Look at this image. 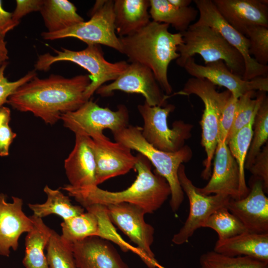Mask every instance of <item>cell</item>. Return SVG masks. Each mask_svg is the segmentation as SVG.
Segmentation results:
<instances>
[{"mask_svg":"<svg viewBox=\"0 0 268 268\" xmlns=\"http://www.w3.org/2000/svg\"><path fill=\"white\" fill-rule=\"evenodd\" d=\"M90 82L87 74L67 78L52 74L43 79L36 76L17 88L7 103L53 125L63 114L78 109L87 101L84 93Z\"/></svg>","mask_w":268,"mask_h":268,"instance_id":"cell-1","label":"cell"},{"mask_svg":"<svg viewBox=\"0 0 268 268\" xmlns=\"http://www.w3.org/2000/svg\"><path fill=\"white\" fill-rule=\"evenodd\" d=\"M136 157V179L126 190L110 192L98 186L74 187L69 184L62 189L84 208L93 204L107 206L126 202L142 208L146 213H153L170 196V188L164 177L155 170L152 171L151 164L146 158L140 153Z\"/></svg>","mask_w":268,"mask_h":268,"instance_id":"cell-2","label":"cell"},{"mask_svg":"<svg viewBox=\"0 0 268 268\" xmlns=\"http://www.w3.org/2000/svg\"><path fill=\"white\" fill-rule=\"evenodd\" d=\"M169 25L153 21L138 32L119 37L121 53L131 63H138L149 68L162 90L166 95L172 92L168 79L170 63L179 57L178 48L183 42L181 33H173Z\"/></svg>","mask_w":268,"mask_h":268,"instance_id":"cell-3","label":"cell"},{"mask_svg":"<svg viewBox=\"0 0 268 268\" xmlns=\"http://www.w3.org/2000/svg\"><path fill=\"white\" fill-rule=\"evenodd\" d=\"M141 130L139 127L128 125L112 134L116 141L144 156L155 167L156 172L166 179L171 190L170 205L172 210L175 212L179 209L184 198V193L178 179L179 168L183 163L191 159L192 150L188 145H184L175 152L157 149L144 139Z\"/></svg>","mask_w":268,"mask_h":268,"instance_id":"cell-4","label":"cell"},{"mask_svg":"<svg viewBox=\"0 0 268 268\" xmlns=\"http://www.w3.org/2000/svg\"><path fill=\"white\" fill-rule=\"evenodd\" d=\"M181 33L183 42L178 48V66L183 67L189 59L198 54L205 64L222 61L233 73L243 77L245 64L242 56L216 30L196 22Z\"/></svg>","mask_w":268,"mask_h":268,"instance_id":"cell-5","label":"cell"},{"mask_svg":"<svg viewBox=\"0 0 268 268\" xmlns=\"http://www.w3.org/2000/svg\"><path fill=\"white\" fill-rule=\"evenodd\" d=\"M198 96L204 104V110L200 124L201 127V144L206 153L203 161V179L208 180L211 174V162L218 141L220 121L223 108L231 93L226 90L219 92L215 85L203 78L191 77L183 88L175 95Z\"/></svg>","mask_w":268,"mask_h":268,"instance_id":"cell-6","label":"cell"},{"mask_svg":"<svg viewBox=\"0 0 268 268\" xmlns=\"http://www.w3.org/2000/svg\"><path fill=\"white\" fill-rule=\"evenodd\" d=\"M62 51L54 49L56 55L49 53L40 55L34 65L35 70L48 71L51 66L59 62L73 63L87 70L91 82L84 96L88 101L96 90L107 81H114L127 68L129 64L125 61L111 63L104 58L99 45H89L83 50L72 51L62 48Z\"/></svg>","mask_w":268,"mask_h":268,"instance_id":"cell-7","label":"cell"},{"mask_svg":"<svg viewBox=\"0 0 268 268\" xmlns=\"http://www.w3.org/2000/svg\"><path fill=\"white\" fill-rule=\"evenodd\" d=\"M114 0H97L90 12V19L63 30L42 32L43 39L54 40L75 38L89 45H103L121 53V47L114 26Z\"/></svg>","mask_w":268,"mask_h":268,"instance_id":"cell-8","label":"cell"},{"mask_svg":"<svg viewBox=\"0 0 268 268\" xmlns=\"http://www.w3.org/2000/svg\"><path fill=\"white\" fill-rule=\"evenodd\" d=\"M175 108L172 104L150 106L145 102L137 106L144 123L142 136L155 148L167 152H175L183 148L185 141L191 137L193 127L182 121H176L172 129L169 128L167 119Z\"/></svg>","mask_w":268,"mask_h":268,"instance_id":"cell-9","label":"cell"},{"mask_svg":"<svg viewBox=\"0 0 268 268\" xmlns=\"http://www.w3.org/2000/svg\"><path fill=\"white\" fill-rule=\"evenodd\" d=\"M61 120L64 127L75 135L92 138L103 134L107 129L113 133L127 127L129 114L124 105L118 106L117 110L113 111L89 100L78 109L63 114Z\"/></svg>","mask_w":268,"mask_h":268,"instance_id":"cell-10","label":"cell"},{"mask_svg":"<svg viewBox=\"0 0 268 268\" xmlns=\"http://www.w3.org/2000/svg\"><path fill=\"white\" fill-rule=\"evenodd\" d=\"M112 222L135 243L139 257L149 268H155L157 262L151 246L154 241V229L144 219L146 213L141 207L122 202L106 206Z\"/></svg>","mask_w":268,"mask_h":268,"instance_id":"cell-11","label":"cell"},{"mask_svg":"<svg viewBox=\"0 0 268 268\" xmlns=\"http://www.w3.org/2000/svg\"><path fill=\"white\" fill-rule=\"evenodd\" d=\"M193 1L200 15L197 22L216 30L242 56L245 64V72L242 78L245 80H250L258 77L268 76V66L259 64L250 55L248 38L227 22L212 0H194Z\"/></svg>","mask_w":268,"mask_h":268,"instance_id":"cell-12","label":"cell"},{"mask_svg":"<svg viewBox=\"0 0 268 268\" xmlns=\"http://www.w3.org/2000/svg\"><path fill=\"white\" fill-rule=\"evenodd\" d=\"M180 186L187 196L190 204L188 217L179 231L174 234L172 241L182 245L188 241L198 228L217 209L226 206L230 198L217 195H203L200 193L188 177L184 165L181 164L178 172Z\"/></svg>","mask_w":268,"mask_h":268,"instance_id":"cell-13","label":"cell"},{"mask_svg":"<svg viewBox=\"0 0 268 268\" xmlns=\"http://www.w3.org/2000/svg\"><path fill=\"white\" fill-rule=\"evenodd\" d=\"M116 91L142 95L150 106L164 107L169 95L163 93L152 71L138 63H131L126 70L109 84L96 91L102 97L111 96Z\"/></svg>","mask_w":268,"mask_h":268,"instance_id":"cell-14","label":"cell"},{"mask_svg":"<svg viewBox=\"0 0 268 268\" xmlns=\"http://www.w3.org/2000/svg\"><path fill=\"white\" fill-rule=\"evenodd\" d=\"M183 68L192 77L203 78L214 85L225 87L233 97H239L250 91H268V76H260L250 80L233 73L222 61L205 64H197L193 57L189 59Z\"/></svg>","mask_w":268,"mask_h":268,"instance_id":"cell-15","label":"cell"},{"mask_svg":"<svg viewBox=\"0 0 268 268\" xmlns=\"http://www.w3.org/2000/svg\"><path fill=\"white\" fill-rule=\"evenodd\" d=\"M96 163V183L128 173L134 169L136 156L121 142L111 141L104 134L90 138Z\"/></svg>","mask_w":268,"mask_h":268,"instance_id":"cell-16","label":"cell"},{"mask_svg":"<svg viewBox=\"0 0 268 268\" xmlns=\"http://www.w3.org/2000/svg\"><path fill=\"white\" fill-rule=\"evenodd\" d=\"M212 172L207 184L198 192L203 195H217L231 199H242L239 166L226 141L218 142Z\"/></svg>","mask_w":268,"mask_h":268,"instance_id":"cell-17","label":"cell"},{"mask_svg":"<svg viewBox=\"0 0 268 268\" xmlns=\"http://www.w3.org/2000/svg\"><path fill=\"white\" fill-rule=\"evenodd\" d=\"M250 183L248 194L240 199H230L226 206L248 232L268 233V198L265 195L263 183L253 177Z\"/></svg>","mask_w":268,"mask_h":268,"instance_id":"cell-18","label":"cell"},{"mask_svg":"<svg viewBox=\"0 0 268 268\" xmlns=\"http://www.w3.org/2000/svg\"><path fill=\"white\" fill-rule=\"evenodd\" d=\"M212 1L227 22L245 36L248 28L251 26L268 27L267 0H212Z\"/></svg>","mask_w":268,"mask_h":268,"instance_id":"cell-19","label":"cell"},{"mask_svg":"<svg viewBox=\"0 0 268 268\" xmlns=\"http://www.w3.org/2000/svg\"><path fill=\"white\" fill-rule=\"evenodd\" d=\"M12 201H6V196L0 194V255L9 257L11 248L16 251L21 234L28 232L33 223L22 210L23 201L12 197Z\"/></svg>","mask_w":268,"mask_h":268,"instance_id":"cell-20","label":"cell"},{"mask_svg":"<svg viewBox=\"0 0 268 268\" xmlns=\"http://www.w3.org/2000/svg\"><path fill=\"white\" fill-rule=\"evenodd\" d=\"M109 241L90 236L71 244L78 268H129Z\"/></svg>","mask_w":268,"mask_h":268,"instance_id":"cell-21","label":"cell"},{"mask_svg":"<svg viewBox=\"0 0 268 268\" xmlns=\"http://www.w3.org/2000/svg\"><path fill=\"white\" fill-rule=\"evenodd\" d=\"M90 137L75 135L74 147L65 160L64 167L70 186H97L96 163L89 143Z\"/></svg>","mask_w":268,"mask_h":268,"instance_id":"cell-22","label":"cell"},{"mask_svg":"<svg viewBox=\"0 0 268 268\" xmlns=\"http://www.w3.org/2000/svg\"><path fill=\"white\" fill-rule=\"evenodd\" d=\"M213 251L228 257L247 256L268 262V233L245 232L217 240Z\"/></svg>","mask_w":268,"mask_h":268,"instance_id":"cell-23","label":"cell"},{"mask_svg":"<svg viewBox=\"0 0 268 268\" xmlns=\"http://www.w3.org/2000/svg\"><path fill=\"white\" fill-rule=\"evenodd\" d=\"M149 0H115L114 26L119 37L131 35L150 21Z\"/></svg>","mask_w":268,"mask_h":268,"instance_id":"cell-24","label":"cell"},{"mask_svg":"<svg viewBox=\"0 0 268 268\" xmlns=\"http://www.w3.org/2000/svg\"><path fill=\"white\" fill-rule=\"evenodd\" d=\"M33 223L31 229L25 239V255L22 263L25 268H49L44 254L53 230L42 218L34 215L30 216Z\"/></svg>","mask_w":268,"mask_h":268,"instance_id":"cell-25","label":"cell"},{"mask_svg":"<svg viewBox=\"0 0 268 268\" xmlns=\"http://www.w3.org/2000/svg\"><path fill=\"white\" fill-rule=\"evenodd\" d=\"M47 32H58L84 21L75 6L67 0H43L40 10Z\"/></svg>","mask_w":268,"mask_h":268,"instance_id":"cell-26","label":"cell"},{"mask_svg":"<svg viewBox=\"0 0 268 268\" xmlns=\"http://www.w3.org/2000/svg\"><path fill=\"white\" fill-rule=\"evenodd\" d=\"M192 6L178 7L168 0H150L149 13L152 21L171 25L180 33L186 31L198 14Z\"/></svg>","mask_w":268,"mask_h":268,"instance_id":"cell-27","label":"cell"},{"mask_svg":"<svg viewBox=\"0 0 268 268\" xmlns=\"http://www.w3.org/2000/svg\"><path fill=\"white\" fill-rule=\"evenodd\" d=\"M44 191L47 196L44 203L28 204L33 215L42 218L51 214H56L66 220L84 212L83 207L72 204L69 197L59 190L52 189L46 185Z\"/></svg>","mask_w":268,"mask_h":268,"instance_id":"cell-28","label":"cell"},{"mask_svg":"<svg viewBox=\"0 0 268 268\" xmlns=\"http://www.w3.org/2000/svg\"><path fill=\"white\" fill-rule=\"evenodd\" d=\"M61 237L66 242L72 244L90 236H98L99 222L96 215L87 211L61 223Z\"/></svg>","mask_w":268,"mask_h":268,"instance_id":"cell-29","label":"cell"},{"mask_svg":"<svg viewBox=\"0 0 268 268\" xmlns=\"http://www.w3.org/2000/svg\"><path fill=\"white\" fill-rule=\"evenodd\" d=\"M254 119L238 131L227 142L229 149L239 166L240 191L242 198L245 197L250 191V188L246 185L244 169L246 156L252 138Z\"/></svg>","mask_w":268,"mask_h":268,"instance_id":"cell-30","label":"cell"},{"mask_svg":"<svg viewBox=\"0 0 268 268\" xmlns=\"http://www.w3.org/2000/svg\"><path fill=\"white\" fill-rule=\"evenodd\" d=\"M268 138V99L265 96L254 119L251 143L246 156L245 168L252 165L256 156Z\"/></svg>","mask_w":268,"mask_h":268,"instance_id":"cell-31","label":"cell"},{"mask_svg":"<svg viewBox=\"0 0 268 268\" xmlns=\"http://www.w3.org/2000/svg\"><path fill=\"white\" fill-rule=\"evenodd\" d=\"M202 227L215 231L218 240H223L248 232L240 220L227 209L223 206L215 210L203 223Z\"/></svg>","mask_w":268,"mask_h":268,"instance_id":"cell-32","label":"cell"},{"mask_svg":"<svg viewBox=\"0 0 268 268\" xmlns=\"http://www.w3.org/2000/svg\"><path fill=\"white\" fill-rule=\"evenodd\" d=\"M200 268H268V262L247 256L228 257L208 251L199 259Z\"/></svg>","mask_w":268,"mask_h":268,"instance_id":"cell-33","label":"cell"},{"mask_svg":"<svg viewBox=\"0 0 268 268\" xmlns=\"http://www.w3.org/2000/svg\"><path fill=\"white\" fill-rule=\"evenodd\" d=\"M46 259L49 268H78L75 263L71 244L53 230L46 246Z\"/></svg>","mask_w":268,"mask_h":268,"instance_id":"cell-34","label":"cell"},{"mask_svg":"<svg viewBox=\"0 0 268 268\" xmlns=\"http://www.w3.org/2000/svg\"><path fill=\"white\" fill-rule=\"evenodd\" d=\"M260 92L256 98H253L255 91L247 92L238 98L234 121L226 142L238 131L255 118L262 101L266 95V92L261 91Z\"/></svg>","mask_w":268,"mask_h":268,"instance_id":"cell-35","label":"cell"},{"mask_svg":"<svg viewBox=\"0 0 268 268\" xmlns=\"http://www.w3.org/2000/svg\"><path fill=\"white\" fill-rule=\"evenodd\" d=\"M87 211L94 213L98 218L99 222V233L98 236L115 243L124 252L129 251L135 253L138 256L140 253L136 247H134L126 242L118 235L109 218L107 207L100 204H93L85 208Z\"/></svg>","mask_w":268,"mask_h":268,"instance_id":"cell-36","label":"cell"},{"mask_svg":"<svg viewBox=\"0 0 268 268\" xmlns=\"http://www.w3.org/2000/svg\"><path fill=\"white\" fill-rule=\"evenodd\" d=\"M246 36L249 41V53L259 64L267 66L268 63V27L253 26Z\"/></svg>","mask_w":268,"mask_h":268,"instance_id":"cell-37","label":"cell"},{"mask_svg":"<svg viewBox=\"0 0 268 268\" xmlns=\"http://www.w3.org/2000/svg\"><path fill=\"white\" fill-rule=\"evenodd\" d=\"M7 65V63H6L0 67V108L2 107L4 104L7 103L9 97L17 88L37 76L36 70L34 69L29 71L16 81H9L4 76V70Z\"/></svg>","mask_w":268,"mask_h":268,"instance_id":"cell-38","label":"cell"},{"mask_svg":"<svg viewBox=\"0 0 268 268\" xmlns=\"http://www.w3.org/2000/svg\"><path fill=\"white\" fill-rule=\"evenodd\" d=\"M238 98L231 94L222 112L220 121L218 141H226L232 127L236 114Z\"/></svg>","mask_w":268,"mask_h":268,"instance_id":"cell-39","label":"cell"},{"mask_svg":"<svg viewBox=\"0 0 268 268\" xmlns=\"http://www.w3.org/2000/svg\"><path fill=\"white\" fill-rule=\"evenodd\" d=\"M248 170L253 177L262 181L265 193L268 191V144L263 147Z\"/></svg>","mask_w":268,"mask_h":268,"instance_id":"cell-40","label":"cell"},{"mask_svg":"<svg viewBox=\"0 0 268 268\" xmlns=\"http://www.w3.org/2000/svg\"><path fill=\"white\" fill-rule=\"evenodd\" d=\"M43 0H16V7L12 13L14 21L19 23L24 16L33 11H40Z\"/></svg>","mask_w":268,"mask_h":268,"instance_id":"cell-41","label":"cell"},{"mask_svg":"<svg viewBox=\"0 0 268 268\" xmlns=\"http://www.w3.org/2000/svg\"><path fill=\"white\" fill-rule=\"evenodd\" d=\"M16 136L6 123L0 128V156H6L9 154L10 144Z\"/></svg>","mask_w":268,"mask_h":268,"instance_id":"cell-42","label":"cell"},{"mask_svg":"<svg viewBox=\"0 0 268 268\" xmlns=\"http://www.w3.org/2000/svg\"><path fill=\"white\" fill-rule=\"evenodd\" d=\"M19 24L12 18V13L5 10L0 0V36L4 37L10 30Z\"/></svg>","mask_w":268,"mask_h":268,"instance_id":"cell-43","label":"cell"},{"mask_svg":"<svg viewBox=\"0 0 268 268\" xmlns=\"http://www.w3.org/2000/svg\"><path fill=\"white\" fill-rule=\"evenodd\" d=\"M8 58L6 42L4 41V38L0 36V67L7 63Z\"/></svg>","mask_w":268,"mask_h":268,"instance_id":"cell-44","label":"cell"},{"mask_svg":"<svg viewBox=\"0 0 268 268\" xmlns=\"http://www.w3.org/2000/svg\"><path fill=\"white\" fill-rule=\"evenodd\" d=\"M10 120V110L5 106L0 108V128L3 125L9 123Z\"/></svg>","mask_w":268,"mask_h":268,"instance_id":"cell-45","label":"cell"},{"mask_svg":"<svg viewBox=\"0 0 268 268\" xmlns=\"http://www.w3.org/2000/svg\"><path fill=\"white\" fill-rule=\"evenodd\" d=\"M173 5L178 7H186L190 6L192 2L191 0H168Z\"/></svg>","mask_w":268,"mask_h":268,"instance_id":"cell-46","label":"cell"},{"mask_svg":"<svg viewBox=\"0 0 268 268\" xmlns=\"http://www.w3.org/2000/svg\"><path fill=\"white\" fill-rule=\"evenodd\" d=\"M155 268H166L164 266L161 265L157 261L155 264Z\"/></svg>","mask_w":268,"mask_h":268,"instance_id":"cell-47","label":"cell"}]
</instances>
